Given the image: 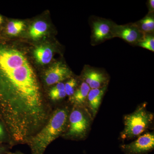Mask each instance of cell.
I'll use <instances>...</instances> for the list:
<instances>
[{
    "mask_svg": "<svg viewBox=\"0 0 154 154\" xmlns=\"http://www.w3.org/2000/svg\"><path fill=\"white\" fill-rule=\"evenodd\" d=\"M53 110L26 57L18 50L0 46V118L14 146L27 144Z\"/></svg>",
    "mask_w": 154,
    "mask_h": 154,
    "instance_id": "cell-1",
    "label": "cell"
},
{
    "mask_svg": "<svg viewBox=\"0 0 154 154\" xmlns=\"http://www.w3.org/2000/svg\"><path fill=\"white\" fill-rule=\"evenodd\" d=\"M71 109L67 105L58 106L53 110L46 123L27 144L31 154H44L48 146L65 132Z\"/></svg>",
    "mask_w": 154,
    "mask_h": 154,
    "instance_id": "cell-2",
    "label": "cell"
},
{
    "mask_svg": "<svg viewBox=\"0 0 154 154\" xmlns=\"http://www.w3.org/2000/svg\"><path fill=\"white\" fill-rule=\"evenodd\" d=\"M146 105L142 104L134 112L125 116L124 128L121 134L122 139H131L140 135L152 124L153 114L146 110Z\"/></svg>",
    "mask_w": 154,
    "mask_h": 154,
    "instance_id": "cell-3",
    "label": "cell"
},
{
    "mask_svg": "<svg viewBox=\"0 0 154 154\" xmlns=\"http://www.w3.org/2000/svg\"><path fill=\"white\" fill-rule=\"evenodd\" d=\"M91 116L84 106L72 105L69 114L66 130L62 136L72 140L84 139L91 127Z\"/></svg>",
    "mask_w": 154,
    "mask_h": 154,
    "instance_id": "cell-4",
    "label": "cell"
},
{
    "mask_svg": "<svg viewBox=\"0 0 154 154\" xmlns=\"http://www.w3.org/2000/svg\"><path fill=\"white\" fill-rule=\"evenodd\" d=\"M89 24L91 28V43L96 46L114 37L116 23L110 19L97 17H91Z\"/></svg>",
    "mask_w": 154,
    "mask_h": 154,
    "instance_id": "cell-5",
    "label": "cell"
},
{
    "mask_svg": "<svg viewBox=\"0 0 154 154\" xmlns=\"http://www.w3.org/2000/svg\"><path fill=\"white\" fill-rule=\"evenodd\" d=\"M81 80L85 82L91 89H98L108 86L110 77L105 70L87 65L84 66Z\"/></svg>",
    "mask_w": 154,
    "mask_h": 154,
    "instance_id": "cell-6",
    "label": "cell"
},
{
    "mask_svg": "<svg viewBox=\"0 0 154 154\" xmlns=\"http://www.w3.org/2000/svg\"><path fill=\"white\" fill-rule=\"evenodd\" d=\"M70 69L62 62H57L53 64L45 72L43 80L46 86H54L72 78Z\"/></svg>",
    "mask_w": 154,
    "mask_h": 154,
    "instance_id": "cell-7",
    "label": "cell"
},
{
    "mask_svg": "<svg viewBox=\"0 0 154 154\" xmlns=\"http://www.w3.org/2000/svg\"><path fill=\"white\" fill-rule=\"evenodd\" d=\"M121 147L125 154L147 153L154 149V133L145 134L131 143L122 145Z\"/></svg>",
    "mask_w": 154,
    "mask_h": 154,
    "instance_id": "cell-8",
    "label": "cell"
},
{
    "mask_svg": "<svg viewBox=\"0 0 154 154\" xmlns=\"http://www.w3.org/2000/svg\"><path fill=\"white\" fill-rule=\"evenodd\" d=\"M114 37H118L131 45H136L143 39L145 33L134 23L123 25L116 24L114 29Z\"/></svg>",
    "mask_w": 154,
    "mask_h": 154,
    "instance_id": "cell-9",
    "label": "cell"
},
{
    "mask_svg": "<svg viewBox=\"0 0 154 154\" xmlns=\"http://www.w3.org/2000/svg\"><path fill=\"white\" fill-rule=\"evenodd\" d=\"M107 86L98 89H91L88 94L87 103L94 118L98 112L102 99L107 91Z\"/></svg>",
    "mask_w": 154,
    "mask_h": 154,
    "instance_id": "cell-10",
    "label": "cell"
},
{
    "mask_svg": "<svg viewBox=\"0 0 154 154\" xmlns=\"http://www.w3.org/2000/svg\"><path fill=\"white\" fill-rule=\"evenodd\" d=\"M91 89L87 83L82 81L73 95L69 97V101L72 105L85 106Z\"/></svg>",
    "mask_w": 154,
    "mask_h": 154,
    "instance_id": "cell-11",
    "label": "cell"
},
{
    "mask_svg": "<svg viewBox=\"0 0 154 154\" xmlns=\"http://www.w3.org/2000/svg\"><path fill=\"white\" fill-rule=\"evenodd\" d=\"M34 56L36 61L42 65L49 63L53 56V51L51 48L40 46L34 51Z\"/></svg>",
    "mask_w": 154,
    "mask_h": 154,
    "instance_id": "cell-12",
    "label": "cell"
},
{
    "mask_svg": "<svg viewBox=\"0 0 154 154\" xmlns=\"http://www.w3.org/2000/svg\"><path fill=\"white\" fill-rule=\"evenodd\" d=\"M134 23L143 33H154V13H148L143 19Z\"/></svg>",
    "mask_w": 154,
    "mask_h": 154,
    "instance_id": "cell-13",
    "label": "cell"
},
{
    "mask_svg": "<svg viewBox=\"0 0 154 154\" xmlns=\"http://www.w3.org/2000/svg\"><path fill=\"white\" fill-rule=\"evenodd\" d=\"M65 91V83L60 82L56 84L48 91V99L53 102H57L63 100L66 97Z\"/></svg>",
    "mask_w": 154,
    "mask_h": 154,
    "instance_id": "cell-14",
    "label": "cell"
},
{
    "mask_svg": "<svg viewBox=\"0 0 154 154\" xmlns=\"http://www.w3.org/2000/svg\"><path fill=\"white\" fill-rule=\"evenodd\" d=\"M48 28L46 22L42 21H38L33 23L30 28V36L33 39L40 38L45 33Z\"/></svg>",
    "mask_w": 154,
    "mask_h": 154,
    "instance_id": "cell-15",
    "label": "cell"
},
{
    "mask_svg": "<svg viewBox=\"0 0 154 154\" xmlns=\"http://www.w3.org/2000/svg\"><path fill=\"white\" fill-rule=\"evenodd\" d=\"M25 26V24L22 21H11L7 25L6 31L9 35L16 36L24 30Z\"/></svg>",
    "mask_w": 154,
    "mask_h": 154,
    "instance_id": "cell-16",
    "label": "cell"
},
{
    "mask_svg": "<svg viewBox=\"0 0 154 154\" xmlns=\"http://www.w3.org/2000/svg\"><path fill=\"white\" fill-rule=\"evenodd\" d=\"M0 144L9 145L12 148L14 146L11 136L5 125L0 118Z\"/></svg>",
    "mask_w": 154,
    "mask_h": 154,
    "instance_id": "cell-17",
    "label": "cell"
},
{
    "mask_svg": "<svg viewBox=\"0 0 154 154\" xmlns=\"http://www.w3.org/2000/svg\"><path fill=\"white\" fill-rule=\"evenodd\" d=\"M143 39L137 44L136 46L154 52V33H145Z\"/></svg>",
    "mask_w": 154,
    "mask_h": 154,
    "instance_id": "cell-18",
    "label": "cell"
},
{
    "mask_svg": "<svg viewBox=\"0 0 154 154\" xmlns=\"http://www.w3.org/2000/svg\"><path fill=\"white\" fill-rule=\"evenodd\" d=\"M79 86V82L75 78L72 77L68 80L65 83V91L66 96L70 97L72 96Z\"/></svg>",
    "mask_w": 154,
    "mask_h": 154,
    "instance_id": "cell-19",
    "label": "cell"
},
{
    "mask_svg": "<svg viewBox=\"0 0 154 154\" xmlns=\"http://www.w3.org/2000/svg\"><path fill=\"white\" fill-rule=\"evenodd\" d=\"M12 148V147L9 145L0 144V154H8Z\"/></svg>",
    "mask_w": 154,
    "mask_h": 154,
    "instance_id": "cell-20",
    "label": "cell"
},
{
    "mask_svg": "<svg viewBox=\"0 0 154 154\" xmlns=\"http://www.w3.org/2000/svg\"><path fill=\"white\" fill-rule=\"evenodd\" d=\"M147 6L149 10L148 13H154V1L149 0L146 3Z\"/></svg>",
    "mask_w": 154,
    "mask_h": 154,
    "instance_id": "cell-21",
    "label": "cell"
},
{
    "mask_svg": "<svg viewBox=\"0 0 154 154\" xmlns=\"http://www.w3.org/2000/svg\"><path fill=\"white\" fill-rule=\"evenodd\" d=\"M8 154H25L23 153L22 152L19 151H17L14 152H10Z\"/></svg>",
    "mask_w": 154,
    "mask_h": 154,
    "instance_id": "cell-22",
    "label": "cell"
},
{
    "mask_svg": "<svg viewBox=\"0 0 154 154\" xmlns=\"http://www.w3.org/2000/svg\"><path fill=\"white\" fill-rule=\"evenodd\" d=\"M3 21V17H2V16H1V15H0V25H1V24L2 23Z\"/></svg>",
    "mask_w": 154,
    "mask_h": 154,
    "instance_id": "cell-23",
    "label": "cell"
}]
</instances>
